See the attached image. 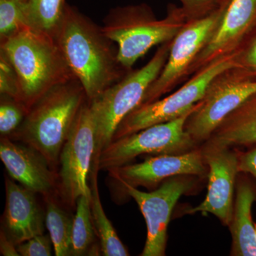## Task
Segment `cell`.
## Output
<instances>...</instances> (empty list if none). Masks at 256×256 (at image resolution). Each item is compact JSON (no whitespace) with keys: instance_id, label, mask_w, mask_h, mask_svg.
<instances>
[{"instance_id":"1","label":"cell","mask_w":256,"mask_h":256,"mask_svg":"<svg viewBox=\"0 0 256 256\" xmlns=\"http://www.w3.org/2000/svg\"><path fill=\"white\" fill-rule=\"evenodd\" d=\"M56 41L90 102L130 72L121 64L117 45L102 26L75 6L67 4Z\"/></svg>"},{"instance_id":"2","label":"cell","mask_w":256,"mask_h":256,"mask_svg":"<svg viewBox=\"0 0 256 256\" xmlns=\"http://www.w3.org/2000/svg\"><path fill=\"white\" fill-rule=\"evenodd\" d=\"M88 100L85 89L76 78L60 84L32 106L20 127L8 138L35 148L56 169L64 144Z\"/></svg>"},{"instance_id":"3","label":"cell","mask_w":256,"mask_h":256,"mask_svg":"<svg viewBox=\"0 0 256 256\" xmlns=\"http://www.w3.org/2000/svg\"><path fill=\"white\" fill-rule=\"evenodd\" d=\"M0 53L16 72L28 110L50 89L75 78L55 38L28 26L0 40Z\"/></svg>"},{"instance_id":"4","label":"cell","mask_w":256,"mask_h":256,"mask_svg":"<svg viewBox=\"0 0 256 256\" xmlns=\"http://www.w3.org/2000/svg\"><path fill=\"white\" fill-rule=\"evenodd\" d=\"M188 23L182 8L170 4L159 20L146 4L117 6L104 20L102 30L117 45L121 64L132 70L140 58L156 46L173 41Z\"/></svg>"},{"instance_id":"5","label":"cell","mask_w":256,"mask_h":256,"mask_svg":"<svg viewBox=\"0 0 256 256\" xmlns=\"http://www.w3.org/2000/svg\"><path fill=\"white\" fill-rule=\"evenodd\" d=\"M172 43L171 41L160 45L144 66L131 70L102 95L89 101L96 132L92 164H98L101 152L112 142L114 133L122 120L142 104L146 92L168 62Z\"/></svg>"},{"instance_id":"6","label":"cell","mask_w":256,"mask_h":256,"mask_svg":"<svg viewBox=\"0 0 256 256\" xmlns=\"http://www.w3.org/2000/svg\"><path fill=\"white\" fill-rule=\"evenodd\" d=\"M256 92V76L237 66L226 69L212 80L185 124L197 143L206 142L229 114Z\"/></svg>"},{"instance_id":"7","label":"cell","mask_w":256,"mask_h":256,"mask_svg":"<svg viewBox=\"0 0 256 256\" xmlns=\"http://www.w3.org/2000/svg\"><path fill=\"white\" fill-rule=\"evenodd\" d=\"M235 66L234 54L226 56L192 76L182 87L168 97L138 106L120 124L114 140L182 117L202 100L216 76Z\"/></svg>"},{"instance_id":"8","label":"cell","mask_w":256,"mask_h":256,"mask_svg":"<svg viewBox=\"0 0 256 256\" xmlns=\"http://www.w3.org/2000/svg\"><path fill=\"white\" fill-rule=\"evenodd\" d=\"M196 106L182 117L156 124L112 141L101 152L99 169L109 171L130 163L142 154H178L194 150L196 142L185 130V124Z\"/></svg>"},{"instance_id":"9","label":"cell","mask_w":256,"mask_h":256,"mask_svg":"<svg viewBox=\"0 0 256 256\" xmlns=\"http://www.w3.org/2000/svg\"><path fill=\"white\" fill-rule=\"evenodd\" d=\"M95 151V126L88 100L60 153L58 196L64 206L74 210L80 196H92L90 176Z\"/></svg>"},{"instance_id":"10","label":"cell","mask_w":256,"mask_h":256,"mask_svg":"<svg viewBox=\"0 0 256 256\" xmlns=\"http://www.w3.org/2000/svg\"><path fill=\"white\" fill-rule=\"evenodd\" d=\"M229 4L216 10L206 18L188 21L173 40L168 62L148 89L141 105L159 100L178 86L188 82L192 64L220 28Z\"/></svg>"},{"instance_id":"11","label":"cell","mask_w":256,"mask_h":256,"mask_svg":"<svg viewBox=\"0 0 256 256\" xmlns=\"http://www.w3.org/2000/svg\"><path fill=\"white\" fill-rule=\"evenodd\" d=\"M190 186L186 180L176 176L166 180L152 192H141L128 184L121 186L138 204L146 220L148 237L141 256L165 255L172 214L178 200L190 190Z\"/></svg>"},{"instance_id":"12","label":"cell","mask_w":256,"mask_h":256,"mask_svg":"<svg viewBox=\"0 0 256 256\" xmlns=\"http://www.w3.org/2000/svg\"><path fill=\"white\" fill-rule=\"evenodd\" d=\"M202 152L210 168L208 192L204 201L190 214H212L229 226L233 220L234 190L239 174L238 154L228 146L208 142Z\"/></svg>"},{"instance_id":"13","label":"cell","mask_w":256,"mask_h":256,"mask_svg":"<svg viewBox=\"0 0 256 256\" xmlns=\"http://www.w3.org/2000/svg\"><path fill=\"white\" fill-rule=\"evenodd\" d=\"M108 172L120 186L128 184L152 188L165 180L178 176H204L207 170L202 150H194L183 154L148 158L140 164H128Z\"/></svg>"},{"instance_id":"14","label":"cell","mask_w":256,"mask_h":256,"mask_svg":"<svg viewBox=\"0 0 256 256\" xmlns=\"http://www.w3.org/2000/svg\"><path fill=\"white\" fill-rule=\"evenodd\" d=\"M0 158L8 174L20 184L44 197L58 195V175L35 148L1 137Z\"/></svg>"},{"instance_id":"15","label":"cell","mask_w":256,"mask_h":256,"mask_svg":"<svg viewBox=\"0 0 256 256\" xmlns=\"http://www.w3.org/2000/svg\"><path fill=\"white\" fill-rule=\"evenodd\" d=\"M256 22V0H232L220 28L192 64L190 78L215 60L233 54Z\"/></svg>"},{"instance_id":"16","label":"cell","mask_w":256,"mask_h":256,"mask_svg":"<svg viewBox=\"0 0 256 256\" xmlns=\"http://www.w3.org/2000/svg\"><path fill=\"white\" fill-rule=\"evenodd\" d=\"M6 208L2 228L16 246L44 234L46 210L37 200V194L6 178Z\"/></svg>"},{"instance_id":"17","label":"cell","mask_w":256,"mask_h":256,"mask_svg":"<svg viewBox=\"0 0 256 256\" xmlns=\"http://www.w3.org/2000/svg\"><path fill=\"white\" fill-rule=\"evenodd\" d=\"M256 201V186L242 180L237 188L233 220L229 226L233 242L232 256H256V228L252 220V206Z\"/></svg>"},{"instance_id":"18","label":"cell","mask_w":256,"mask_h":256,"mask_svg":"<svg viewBox=\"0 0 256 256\" xmlns=\"http://www.w3.org/2000/svg\"><path fill=\"white\" fill-rule=\"evenodd\" d=\"M206 142L217 146H256V92L229 114Z\"/></svg>"},{"instance_id":"19","label":"cell","mask_w":256,"mask_h":256,"mask_svg":"<svg viewBox=\"0 0 256 256\" xmlns=\"http://www.w3.org/2000/svg\"><path fill=\"white\" fill-rule=\"evenodd\" d=\"M99 171L100 169L98 165H92L90 176V186L92 190L90 207L92 222L98 238L101 254L105 256H130L129 252L119 238L116 229L104 210L98 182Z\"/></svg>"},{"instance_id":"20","label":"cell","mask_w":256,"mask_h":256,"mask_svg":"<svg viewBox=\"0 0 256 256\" xmlns=\"http://www.w3.org/2000/svg\"><path fill=\"white\" fill-rule=\"evenodd\" d=\"M57 194L44 197L46 225L53 242L55 256H72L74 217L62 206Z\"/></svg>"},{"instance_id":"21","label":"cell","mask_w":256,"mask_h":256,"mask_svg":"<svg viewBox=\"0 0 256 256\" xmlns=\"http://www.w3.org/2000/svg\"><path fill=\"white\" fill-rule=\"evenodd\" d=\"M92 196H82L76 204L72 232V256H98L100 246H98L97 234L92 222ZM101 252V250H100Z\"/></svg>"},{"instance_id":"22","label":"cell","mask_w":256,"mask_h":256,"mask_svg":"<svg viewBox=\"0 0 256 256\" xmlns=\"http://www.w3.org/2000/svg\"><path fill=\"white\" fill-rule=\"evenodd\" d=\"M67 4L66 0H26L28 26L56 40Z\"/></svg>"},{"instance_id":"23","label":"cell","mask_w":256,"mask_h":256,"mask_svg":"<svg viewBox=\"0 0 256 256\" xmlns=\"http://www.w3.org/2000/svg\"><path fill=\"white\" fill-rule=\"evenodd\" d=\"M28 26L26 0H0V40Z\"/></svg>"},{"instance_id":"24","label":"cell","mask_w":256,"mask_h":256,"mask_svg":"<svg viewBox=\"0 0 256 256\" xmlns=\"http://www.w3.org/2000/svg\"><path fill=\"white\" fill-rule=\"evenodd\" d=\"M28 112V108L20 102L1 96L0 101V133L1 137H10L20 127Z\"/></svg>"},{"instance_id":"25","label":"cell","mask_w":256,"mask_h":256,"mask_svg":"<svg viewBox=\"0 0 256 256\" xmlns=\"http://www.w3.org/2000/svg\"><path fill=\"white\" fill-rule=\"evenodd\" d=\"M234 54L236 66L256 76V22L242 38Z\"/></svg>"},{"instance_id":"26","label":"cell","mask_w":256,"mask_h":256,"mask_svg":"<svg viewBox=\"0 0 256 256\" xmlns=\"http://www.w3.org/2000/svg\"><path fill=\"white\" fill-rule=\"evenodd\" d=\"M188 21L206 18L216 10L230 4L232 0H178Z\"/></svg>"},{"instance_id":"27","label":"cell","mask_w":256,"mask_h":256,"mask_svg":"<svg viewBox=\"0 0 256 256\" xmlns=\"http://www.w3.org/2000/svg\"><path fill=\"white\" fill-rule=\"evenodd\" d=\"M0 94L21 100V88L16 72L2 54L0 53Z\"/></svg>"},{"instance_id":"28","label":"cell","mask_w":256,"mask_h":256,"mask_svg":"<svg viewBox=\"0 0 256 256\" xmlns=\"http://www.w3.org/2000/svg\"><path fill=\"white\" fill-rule=\"evenodd\" d=\"M53 248L50 234H44L18 244V250L22 256H50Z\"/></svg>"},{"instance_id":"29","label":"cell","mask_w":256,"mask_h":256,"mask_svg":"<svg viewBox=\"0 0 256 256\" xmlns=\"http://www.w3.org/2000/svg\"><path fill=\"white\" fill-rule=\"evenodd\" d=\"M238 158L239 174H252L256 180V148L247 152L238 154Z\"/></svg>"},{"instance_id":"30","label":"cell","mask_w":256,"mask_h":256,"mask_svg":"<svg viewBox=\"0 0 256 256\" xmlns=\"http://www.w3.org/2000/svg\"><path fill=\"white\" fill-rule=\"evenodd\" d=\"M0 254L4 256H20L18 246L14 244L4 233V230L0 232Z\"/></svg>"},{"instance_id":"31","label":"cell","mask_w":256,"mask_h":256,"mask_svg":"<svg viewBox=\"0 0 256 256\" xmlns=\"http://www.w3.org/2000/svg\"><path fill=\"white\" fill-rule=\"evenodd\" d=\"M255 228H256V225H255Z\"/></svg>"}]
</instances>
